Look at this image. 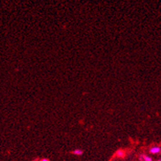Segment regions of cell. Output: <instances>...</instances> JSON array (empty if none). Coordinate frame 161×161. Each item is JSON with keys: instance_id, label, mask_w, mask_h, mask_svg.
I'll return each mask as SVG.
<instances>
[{"instance_id": "obj_1", "label": "cell", "mask_w": 161, "mask_h": 161, "mask_svg": "<svg viewBox=\"0 0 161 161\" xmlns=\"http://www.w3.org/2000/svg\"><path fill=\"white\" fill-rule=\"evenodd\" d=\"M161 151V148L160 147H159V146H153V147H151L150 149H149V152L151 153V154H153V155H156V154H160Z\"/></svg>"}, {"instance_id": "obj_2", "label": "cell", "mask_w": 161, "mask_h": 161, "mask_svg": "<svg viewBox=\"0 0 161 161\" xmlns=\"http://www.w3.org/2000/svg\"><path fill=\"white\" fill-rule=\"evenodd\" d=\"M116 156L119 158H123L125 156V151L124 150H118L116 151Z\"/></svg>"}, {"instance_id": "obj_3", "label": "cell", "mask_w": 161, "mask_h": 161, "mask_svg": "<svg viewBox=\"0 0 161 161\" xmlns=\"http://www.w3.org/2000/svg\"><path fill=\"white\" fill-rule=\"evenodd\" d=\"M140 160H141L144 161H152V159H151L150 156H148V155H140Z\"/></svg>"}, {"instance_id": "obj_4", "label": "cell", "mask_w": 161, "mask_h": 161, "mask_svg": "<svg viewBox=\"0 0 161 161\" xmlns=\"http://www.w3.org/2000/svg\"><path fill=\"white\" fill-rule=\"evenodd\" d=\"M73 154L75 155H82L84 154V151L82 149H75L73 151Z\"/></svg>"}, {"instance_id": "obj_5", "label": "cell", "mask_w": 161, "mask_h": 161, "mask_svg": "<svg viewBox=\"0 0 161 161\" xmlns=\"http://www.w3.org/2000/svg\"><path fill=\"white\" fill-rule=\"evenodd\" d=\"M40 161H49V160H47V159H45V158H44V159H42Z\"/></svg>"}, {"instance_id": "obj_6", "label": "cell", "mask_w": 161, "mask_h": 161, "mask_svg": "<svg viewBox=\"0 0 161 161\" xmlns=\"http://www.w3.org/2000/svg\"><path fill=\"white\" fill-rule=\"evenodd\" d=\"M158 161H161V160H158Z\"/></svg>"}]
</instances>
